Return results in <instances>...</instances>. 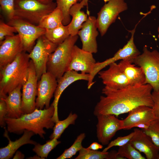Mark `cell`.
Instances as JSON below:
<instances>
[{
	"label": "cell",
	"mask_w": 159,
	"mask_h": 159,
	"mask_svg": "<svg viewBox=\"0 0 159 159\" xmlns=\"http://www.w3.org/2000/svg\"><path fill=\"white\" fill-rule=\"evenodd\" d=\"M29 54L23 51L11 63L0 69V98H4L27 80L30 65Z\"/></svg>",
	"instance_id": "cell-3"
},
{
	"label": "cell",
	"mask_w": 159,
	"mask_h": 159,
	"mask_svg": "<svg viewBox=\"0 0 159 159\" xmlns=\"http://www.w3.org/2000/svg\"><path fill=\"white\" fill-rule=\"evenodd\" d=\"M25 157L24 155L19 151H16L13 158V159H23Z\"/></svg>",
	"instance_id": "cell-42"
},
{
	"label": "cell",
	"mask_w": 159,
	"mask_h": 159,
	"mask_svg": "<svg viewBox=\"0 0 159 159\" xmlns=\"http://www.w3.org/2000/svg\"><path fill=\"white\" fill-rule=\"evenodd\" d=\"M142 130L150 138L153 143L159 148V120L152 121L148 127Z\"/></svg>",
	"instance_id": "cell-33"
},
{
	"label": "cell",
	"mask_w": 159,
	"mask_h": 159,
	"mask_svg": "<svg viewBox=\"0 0 159 159\" xmlns=\"http://www.w3.org/2000/svg\"><path fill=\"white\" fill-rule=\"evenodd\" d=\"M152 97L153 102V111L156 119L159 120V90L152 92Z\"/></svg>",
	"instance_id": "cell-37"
},
{
	"label": "cell",
	"mask_w": 159,
	"mask_h": 159,
	"mask_svg": "<svg viewBox=\"0 0 159 159\" xmlns=\"http://www.w3.org/2000/svg\"><path fill=\"white\" fill-rule=\"evenodd\" d=\"M83 7L80 2L77 3L73 5L69 10V14L72 16V19L68 26L70 35L71 36L78 35L82 24L88 18L89 15L81 10Z\"/></svg>",
	"instance_id": "cell-24"
},
{
	"label": "cell",
	"mask_w": 159,
	"mask_h": 159,
	"mask_svg": "<svg viewBox=\"0 0 159 159\" xmlns=\"http://www.w3.org/2000/svg\"><path fill=\"white\" fill-rule=\"evenodd\" d=\"M150 123H142L135 125L134 127H138L143 129H147L150 124Z\"/></svg>",
	"instance_id": "cell-41"
},
{
	"label": "cell",
	"mask_w": 159,
	"mask_h": 159,
	"mask_svg": "<svg viewBox=\"0 0 159 159\" xmlns=\"http://www.w3.org/2000/svg\"><path fill=\"white\" fill-rule=\"evenodd\" d=\"M97 29L96 18L89 15L77 34L82 42V49L92 53L97 52L96 38L99 34Z\"/></svg>",
	"instance_id": "cell-14"
},
{
	"label": "cell",
	"mask_w": 159,
	"mask_h": 159,
	"mask_svg": "<svg viewBox=\"0 0 159 159\" xmlns=\"http://www.w3.org/2000/svg\"><path fill=\"white\" fill-rule=\"evenodd\" d=\"M135 134L134 131L127 135L123 137H119L111 141L108 144L107 146L104 148L103 152H106L111 148L114 146L120 147L129 143Z\"/></svg>",
	"instance_id": "cell-35"
},
{
	"label": "cell",
	"mask_w": 159,
	"mask_h": 159,
	"mask_svg": "<svg viewBox=\"0 0 159 159\" xmlns=\"http://www.w3.org/2000/svg\"><path fill=\"white\" fill-rule=\"evenodd\" d=\"M125 159L117 153V152L115 150H112L108 152L107 159Z\"/></svg>",
	"instance_id": "cell-39"
},
{
	"label": "cell",
	"mask_w": 159,
	"mask_h": 159,
	"mask_svg": "<svg viewBox=\"0 0 159 159\" xmlns=\"http://www.w3.org/2000/svg\"><path fill=\"white\" fill-rule=\"evenodd\" d=\"M97 117L98 140L102 145H107L117 131L122 129V120H119L115 115L111 114L100 115Z\"/></svg>",
	"instance_id": "cell-11"
},
{
	"label": "cell",
	"mask_w": 159,
	"mask_h": 159,
	"mask_svg": "<svg viewBox=\"0 0 159 159\" xmlns=\"http://www.w3.org/2000/svg\"><path fill=\"white\" fill-rule=\"evenodd\" d=\"M88 0H81L80 2L83 6H87ZM103 1L105 3H106L109 1V0H103Z\"/></svg>",
	"instance_id": "cell-43"
},
{
	"label": "cell",
	"mask_w": 159,
	"mask_h": 159,
	"mask_svg": "<svg viewBox=\"0 0 159 159\" xmlns=\"http://www.w3.org/2000/svg\"><path fill=\"white\" fill-rule=\"evenodd\" d=\"M28 159H42L39 156L36 154V155L34 156L33 157H31L27 158Z\"/></svg>",
	"instance_id": "cell-45"
},
{
	"label": "cell",
	"mask_w": 159,
	"mask_h": 159,
	"mask_svg": "<svg viewBox=\"0 0 159 159\" xmlns=\"http://www.w3.org/2000/svg\"><path fill=\"white\" fill-rule=\"evenodd\" d=\"M128 7L124 0H109L97 13L96 24L101 36L107 32L120 13L127 10Z\"/></svg>",
	"instance_id": "cell-9"
},
{
	"label": "cell",
	"mask_w": 159,
	"mask_h": 159,
	"mask_svg": "<svg viewBox=\"0 0 159 159\" xmlns=\"http://www.w3.org/2000/svg\"><path fill=\"white\" fill-rule=\"evenodd\" d=\"M38 81L34 64L30 60L28 79L22 87V110L23 114L31 113L36 108Z\"/></svg>",
	"instance_id": "cell-13"
},
{
	"label": "cell",
	"mask_w": 159,
	"mask_h": 159,
	"mask_svg": "<svg viewBox=\"0 0 159 159\" xmlns=\"http://www.w3.org/2000/svg\"><path fill=\"white\" fill-rule=\"evenodd\" d=\"M56 7L54 2L44 4L36 0H15L14 17L38 25L43 16Z\"/></svg>",
	"instance_id": "cell-5"
},
{
	"label": "cell",
	"mask_w": 159,
	"mask_h": 159,
	"mask_svg": "<svg viewBox=\"0 0 159 159\" xmlns=\"http://www.w3.org/2000/svg\"><path fill=\"white\" fill-rule=\"evenodd\" d=\"M16 28L14 26L0 21V41L3 40L7 36L14 35V33L17 32Z\"/></svg>",
	"instance_id": "cell-36"
},
{
	"label": "cell",
	"mask_w": 159,
	"mask_h": 159,
	"mask_svg": "<svg viewBox=\"0 0 159 159\" xmlns=\"http://www.w3.org/2000/svg\"><path fill=\"white\" fill-rule=\"evenodd\" d=\"M117 153L125 159H145L139 151L133 147L130 142L123 146L119 147Z\"/></svg>",
	"instance_id": "cell-30"
},
{
	"label": "cell",
	"mask_w": 159,
	"mask_h": 159,
	"mask_svg": "<svg viewBox=\"0 0 159 159\" xmlns=\"http://www.w3.org/2000/svg\"><path fill=\"white\" fill-rule=\"evenodd\" d=\"M57 85L56 78L48 72L43 73L37 84L36 108L43 109L50 107V102Z\"/></svg>",
	"instance_id": "cell-12"
},
{
	"label": "cell",
	"mask_w": 159,
	"mask_h": 159,
	"mask_svg": "<svg viewBox=\"0 0 159 159\" xmlns=\"http://www.w3.org/2000/svg\"><path fill=\"white\" fill-rule=\"evenodd\" d=\"M85 137V133H81L77 137L71 146L65 149L63 153L57 159H65L71 158L83 147L82 143Z\"/></svg>",
	"instance_id": "cell-31"
},
{
	"label": "cell",
	"mask_w": 159,
	"mask_h": 159,
	"mask_svg": "<svg viewBox=\"0 0 159 159\" xmlns=\"http://www.w3.org/2000/svg\"><path fill=\"white\" fill-rule=\"evenodd\" d=\"M157 159H159V154H158V155Z\"/></svg>",
	"instance_id": "cell-46"
},
{
	"label": "cell",
	"mask_w": 159,
	"mask_h": 159,
	"mask_svg": "<svg viewBox=\"0 0 159 159\" xmlns=\"http://www.w3.org/2000/svg\"><path fill=\"white\" fill-rule=\"evenodd\" d=\"M60 143L61 141H58L57 139H50L43 145L37 143L32 150L42 159H45L47 157L50 152Z\"/></svg>",
	"instance_id": "cell-28"
},
{
	"label": "cell",
	"mask_w": 159,
	"mask_h": 159,
	"mask_svg": "<svg viewBox=\"0 0 159 159\" xmlns=\"http://www.w3.org/2000/svg\"><path fill=\"white\" fill-rule=\"evenodd\" d=\"M108 152L94 150L83 147L75 159H107Z\"/></svg>",
	"instance_id": "cell-32"
},
{
	"label": "cell",
	"mask_w": 159,
	"mask_h": 159,
	"mask_svg": "<svg viewBox=\"0 0 159 159\" xmlns=\"http://www.w3.org/2000/svg\"><path fill=\"white\" fill-rule=\"evenodd\" d=\"M24 51L18 34L7 36L0 42V69L11 63L19 53Z\"/></svg>",
	"instance_id": "cell-15"
},
{
	"label": "cell",
	"mask_w": 159,
	"mask_h": 159,
	"mask_svg": "<svg viewBox=\"0 0 159 159\" xmlns=\"http://www.w3.org/2000/svg\"><path fill=\"white\" fill-rule=\"evenodd\" d=\"M77 117V114L71 112L65 119L62 120H59L56 122L53 128V132L49 136L50 139L59 138L65 130L69 125L75 124Z\"/></svg>",
	"instance_id": "cell-27"
},
{
	"label": "cell",
	"mask_w": 159,
	"mask_h": 159,
	"mask_svg": "<svg viewBox=\"0 0 159 159\" xmlns=\"http://www.w3.org/2000/svg\"><path fill=\"white\" fill-rule=\"evenodd\" d=\"M105 70L100 71L99 77L105 86L115 89H119L130 85L126 77L115 62L109 65Z\"/></svg>",
	"instance_id": "cell-18"
},
{
	"label": "cell",
	"mask_w": 159,
	"mask_h": 159,
	"mask_svg": "<svg viewBox=\"0 0 159 159\" xmlns=\"http://www.w3.org/2000/svg\"><path fill=\"white\" fill-rule=\"evenodd\" d=\"M152 87L146 84L129 86L119 89L105 86L102 89L100 100L93 112L96 116L100 115L111 114L117 116L128 112L140 105L152 108L153 102L152 97Z\"/></svg>",
	"instance_id": "cell-1"
},
{
	"label": "cell",
	"mask_w": 159,
	"mask_h": 159,
	"mask_svg": "<svg viewBox=\"0 0 159 159\" xmlns=\"http://www.w3.org/2000/svg\"><path fill=\"white\" fill-rule=\"evenodd\" d=\"M81 0H56L57 8L62 12L63 17L62 22L64 25H68L71 21L69 11L71 7Z\"/></svg>",
	"instance_id": "cell-29"
},
{
	"label": "cell",
	"mask_w": 159,
	"mask_h": 159,
	"mask_svg": "<svg viewBox=\"0 0 159 159\" xmlns=\"http://www.w3.org/2000/svg\"><path fill=\"white\" fill-rule=\"evenodd\" d=\"M102 148L103 146L102 145L95 142L91 144L87 148L94 150H97L102 149Z\"/></svg>",
	"instance_id": "cell-40"
},
{
	"label": "cell",
	"mask_w": 159,
	"mask_h": 159,
	"mask_svg": "<svg viewBox=\"0 0 159 159\" xmlns=\"http://www.w3.org/2000/svg\"><path fill=\"white\" fill-rule=\"evenodd\" d=\"M57 46L43 35L37 39L36 44L29 54V58L34 64L38 81L42 75L47 72L48 58Z\"/></svg>",
	"instance_id": "cell-7"
},
{
	"label": "cell",
	"mask_w": 159,
	"mask_h": 159,
	"mask_svg": "<svg viewBox=\"0 0 159 159\" xmlns=\"http://www.w3.org/2000/svg\"><path fill=\"white\" fill-rule=\"evenodd\" d=\"M15 0H0L1 9L9 20L13 19L15 16Z\"/></svg>",
	"instance_id": "cell-34"
},
{
	"label": "cell",
	"mask_w": 159,
	"mask_h": 159,
	"mask_svg": "<svg viewBox=\"0 0 159 159\" xmlns=\"http://www.w3.org/2000/svg\"><path fill=\"white\" fill-rule=\"evenodd\" d=\"M78 38V35H70L63 42L58 45L50 55L47 63V71L58 80L67 69L70 63L72 49Z\"/></svg>",
	"instance_id": "cell-4"
},
{
	"label": "cell",
	"mask_w": 159,
	"mask_h": 159,
	"mask_svg": "<svg viewBox=\"0 0 159 159\" xmlns=\"http://www.w3.org/2000/svg\"><path fill=\"white\" fill-rule=\"evenodd\" d=\"M135 134L129 142L136 149L143 153L147 159H157L159 148L153 142L150 137L142 130H134Z\"/></svg>",
	"instance_id": "cell-19"
},
{
	"label": "cell",
	"mask_w": 159,
	"mask_h": 159,
	"mask_svg": "<svg viewBox=\"0 0 159 159\" xmlns=\"http://www.w3.org/2000/svg\"><path fill=\"white\" fill-rule=\"evenodd\" d=\"M7 109L5 102L2 98H0V125L1 127L6 125L5 118L6 117Z\"/></svg>",
	"instance_id": "cell-38"
},
{
	"label": "cell",
	"mask_w": 159,
	"mask_h": 159,
	"mask_svg": "<svg viewBox=\"0 0 159 159\" xmlns=\"http://www.w3.org/2000/svg\"><path fill=\"white\" fill-rule=\"evenodd\" d=\"M89 74L81 73L77 71L68 70L59 78L57 80V85L54 93V99L52 104L54 108V112L52 119L55 122L59 120L58 116V105L59 100L64 91L69 85L75 81L84 80L88 81Z\"/></svg>",
	"instance_id": "cell-17"
},
{
	"label": "cell",
	"mask_w": 159,
	"mask_h": 159,
	"mask_svg": "<svg viewBox=\"0 0 159 159\" xmlns=\"http://www.w3.org/2000/svg\"><path fill=\"white\" fill-rule=\"evenodd\" d=\"M54 112V108L51 104L48 108H36L31 113L23 114L18 118L6 117L5 120L7 129L10 133L18 134L27 130L44 139L46 133L44 128L52 129L55 125L52 119Z\"/></svg>",
	"instance_id": "cell-2"
},
{
	"label": "cell",
	"mask_w": 159,
	"mask_h": 159,
	"mask_svg": "<svg viewBox=\"0 0 159 159\" xmlns=\"http://www.w3.org/2000/svg\"><path fill=\"white\" fill-rule=\"evenodd\" d=\"M155 119L152 108L140 105L129 112L127 116L122 120V129L130 130L137 124L150 123Z\"/></svg>",
	"instance_id": "cell-20"
},
{
	"label": "cell",
	"mask_w": 159,
	"mask_h": 159,
	"mask_svg": "<svg viewBox=\"0 0 159 159\" xmlns=\"http://www.w3.org/2000/svg\"><path fill=\"white\" fill-rule=\"evenodd\" d=\"M133 63L141 67L145 74L146 84L150 85L153 91L159 90V52L149 50L143 47V52L131 59Z\"/></svg>",
	"instance_id": "cell-6"
},
{
	"label": "cell",
	"mask_w": 159,
	"mask_h": 159,
	"mask_svg": "<svg viewBox=\"0 0 159 159\" xmlns=\"http://www.w3.org/2000/svg\"><path fill=\"white\" fill-rule=\"evenodd\" d=\"M92 54L74 45L72 51L71 59L67 71L73 70L77 72L80 71L82 73L91 74L96 63Z\"/></svg>",
	"instance_id": "cell-16"
},
{
	"label": "cell",
	"mask_w": 159,
	"mask_h": 159,
	"mask_svg": "<svg viewBox=\"0 0 159 159\" xmlns=\"http://www.w3.org/2000/svg\"><path fill=\"white\" fill-rule=\"evenodd\" d=\"M118 64L126 77L130 85L146 84L145 77L143 69L140 67L136 66L131 59L121 60Z\"/></svg>",
	"instance_id": "cell-22"
},
{
	"label": "cell",
	"mask_w": 159,
	"mask_h": 159,
	"mask_svg": "<svg viewBox=\"0 0 159 159\" xmlns=\"http://www.w3.org/2000/svg\"><path fill=\"white\" fill-rule=\"evenodd\" d=\"M44 4H49L53 2L54 0H36Z\"/></svg>",
	"instance_id": "cell-44"
},
{
	"label": "cell",
	"mask_w": 159,
	"mask_h": 159,
	"mask_svg": "<svg viewBox=\"0 0 159 159\" xmlns=\"http://www.w3.org/2000/svg\"><path fill=\"white\" fill-rule=\"evenodd\" d=\"M22 87L19 86L14 90L5 97H2L6 102L7 109V117L18 118L23 114L22 110Z\"/></svg>",
	"instance_id": "cell-23"
},
{
	"label": "cell",
	"mask_w": 159,
	"mask_h": 159,
	"mask_svg": "<svg viewBox=\"0 0 159 159\" xmlns=\"http://www.w3.org/2000/svg\"><path fill=\"white\" fill-rule=\"evenodd\" d=\"M9 132L5 128L4 136L9 141L7 145L0 149V159H9L13 156L17 150L22 146L27 144L35 145L37 143L31 139L34 134L32 131L25 130L22 136L15 141H11L8 135Z\"/></svg>",
	"instance_id": "cell-21"
},
{
	"label": "cell",
	"mask_w": 159,
	"mask_h": 159,
	"mask_svg": "<svg viewBox=\"0 0 159 159\" xmlns=\"http://www.w3.org/2000/svg\"><path fill=\"white\" fill-rule=\"evenodd\" d=\"M14 27L21 39L24 51L30 52L35 41L44 35L46 29L21 19L14 17L7 24Z\"/></svg>",
	"instance_id": "cell-8"
},
{
	"label": "cell",
	"mask_w": 159,
	"mask_h": 159,
	"mask_svg": "<svg viewBox=\"0 0 159 159\" xmlns=\"http://www.w3.org/2000/svg\"><path fill=\"white\" fill-rule=\"evenodd\" d=\"M63 19L62 12L56 7L52 12L43 16L38 25L45 29H52L62 23Z\"/></svg>",
	"instance_id": "cell-26"
},
{
	"label": "cell",
	"mask_w": 159,
	"mask_h": 159,
	"mask_svg": "<svg viewBox=\"0 0 159 159\" xmlns=\"http://www.w3.org/2000/svg\"><path fill=\"white\" fill-rule=\"evenodd\" d=\"M134 37L131 36L127 43L121 49H119L111 58L101 62H96L94 64L92 72L87 83V88L90 89L94 84L93 80L95 76L102 69L111 64L119 60L132 59L140 54L134 41Z\"/></svg>",
	"instance_id": "cell-10"
},
{
	"label": "cell",
	"mask_w": 159,
	"mask_h": 159,
	"mask_svg": "<svg viewBox=\"0 0 159 159\" xmlns=\"http://www.w3.org/2000/svg\"><path fill=\"white\" fill-rule=\"evenodd\" d=\"M50 41L57 45L63 42L70 35L68 25L62 23L50 29H46L44 34Z\"/></svg>",
	"instance_id": "cell-25"
}]
</instances>
